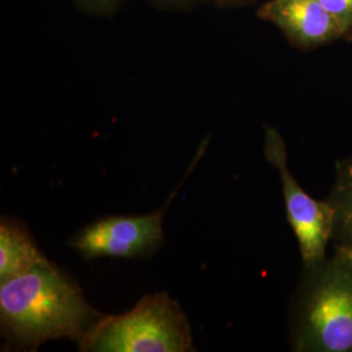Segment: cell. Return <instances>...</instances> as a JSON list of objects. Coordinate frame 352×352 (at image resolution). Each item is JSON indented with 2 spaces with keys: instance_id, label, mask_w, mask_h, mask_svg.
<instances>
[{
  "instance_id": "cell-6",
  "label": "cell",
  "mask_w": 352,
  "mask_h": 352,
  "mask_svg": "<svg viewBox=\"0 0 352 352\" xmlns=\"http://www.w3.org/2000/svg\"><path fill=\"white\" fill-rule=\"evenodd\" d=\"M258 14L302 46L324 43L344 30L317 0H270Z\"/></svg>"
},
{
  "instance_id": "cell-9",
  "label": "cell",
  "mask_w": 352,
  "mask_h": 352,
  "mask_svg": "<svg viewBox=\"0 0 352 352\" xmlns=\"http://www.w3.org/2000/svg\"><path fill=\"white\" fill-rule=\"evenodd\" d=\"M344 29L352 20V0H317Z\"/></svg>"
},
{
  "instance_id": "cell-12",
  "label": "cell",
  "mask_w": 352,
  "mask_h": 352,
  "mask_svg": "<svg viewBox=\"0 0 352 352\" xmlns=\"http://www.w3.org/2000/svg\"><path fill=\"white\" fill-rule=\"evenodd\" d=\"M218 1H221V3H226L228 0H218Z\"/></svg>"
},
{
  "instance_id": "cell-11",
  "label": "cell",
  "mask_w": 352,
  "mask_h": 352,
  "mask_svg": "<svg viewBox=\"0 0 352 352\" xmlns=\"http://www.w3.org/2000/svg\"><path fill=\"white\" fill-rule=\"evenodd\" d=\"M160 4L166 7H174V8H184V7H192L197 3H201L202 0H155Z\"/></svg>"
},
{
  "instance_id": "cell-10",
  "label": "cell",
  "mask_w": 352,
  "mask_h": 352,
  "mask_svg": "<svg viewBox=\"0 0 352 352\" xmlns=\"http://www.w3.org/2000/svg\"><path fill=\"white\" fill-rule=\"evenodd\" d=\"M89 11L97 13H110L119 6L120 0H78Z\"/></svg>"
},
{
  "instance_id": "cell-5",
  "label": "cell",
  "mask_w": 352,
  "mask_h": 352,
  "mask_svg": "<svg viewBox=\"0 0 352 352\" xmlns=\"http://www.w3.org/2000/svg\"><path fill=\"white\" fill-rule=\"evenodd\" d=\"M174 195L154 213L109 217L88 225L74 235L69 245L87 258L151 256L164 241V212Z\"/></svg>"
},
{
  "instance_id": "cell-1",
  "label": "cell",
  "mask_w": 352,
  "mask_h": 352,
  "mask_svg": "<svg viewBox=\"0 0 352 352\" xmlns=\"http://www.w3.org/2000/svg\"><path fill=\"white\" fill-rule=\"evenodd\" d=\"M102 317L75 280L51 263L0 286L3 336L16 347L36 350L43 342L59 338L80 343Z\"/></svg>"
},
{
  "instance_id": "cell-2",
  "label": "cell",
  "mask_w": 352,
  "mask_h": 352,
  "mask_svg": "<svg viewBox=\"0 0 352 352\" xmlns=\"http://www.w3.org/2000/svg\"><path fill=\"white\" fill-rule=\"evenodd\" d=\"M289 340L294 351L352 352V250L336 245L316 264L302 265Z\"/></svg>"
},
{
  "instance_id": "cell-8",
  "label": "cell",
  "mask_w": 352,
  "mask_h": 352,
  "mask_svg": "<svg viewBox=\"0 0 352 352\" xmlns=\"http://www.w3.org/2000/svg\"><path fill=\"white\" fill-rule=\"evenodd\" d=\"M327 200L334 210V245L352 250V157L336 164V177Z\"/></svg>"
},
{
  "instance_id": "cell-4",
  "label": "cell",
  "mask_w": 352,
  "mask_h": 352,
  "mask_svg": "<svg viewBox=\"0 0 352 352\" xmlns=\"http://www.w3.org/2000/svg\"><path fill=\"white\" fill-rule=\"evenodd\" d=\"M264 153L277 170L287 222L296 238L302 266L316 264L327 256L333 241L334 210L325 200H316L305 192L289 171L286 142L273 126L265 128Z\"/></svg>"
},
{
  "instance_id": "cell-7",
  "label": "cell",
  "mask_w": 352,
  "mask_h": 352,
  "mask_svg": "<svg viewBox=\"0 0 352 352\" xmlns=\"http://www.w3.org/2000/svg\"><path fill=\"white\" fill-rule=\"evenodd\" d=\"M50 263L32 238L25 225L10 217L0 223V280L19 277L38 265Z\"/></svg>"
},
{
  "instance_id": "cell-3",
  "label": "cell",
  "mask_w": 352,
  "mask_h": 352,
  "mask_svg": "<svg viewBox=\"0 0 352 352\" xmlns=\"http://www.w3.org/2000/svg\"><path fill=\"white\" fill-rule=\"evenodd\" d=\"M81 351L187 352L195 350L188 318L166 294L142 298L131 311L103 316L80 342Z\"/></svg>"
}]
</instances>
